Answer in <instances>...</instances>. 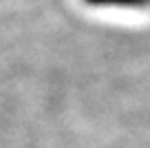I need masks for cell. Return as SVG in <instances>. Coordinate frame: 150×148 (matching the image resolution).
I'll return each mask as SVG.
<instances>
[{
    "instance_id": "cell-1",
    "label": "cell",
    "mask_w": 150,
    "mask_h": 148,
    "mask_svg": "<svg viewBox=\"0 0 150 148\" xmlns=\"http://www.w3.org/2000/svg\"><path fill=\"white\" fill-rule=\"evenodd\" d=\"M91 7H112V9H150V0H84Z\"/></svg>"
}]
</instances>
